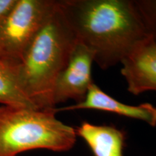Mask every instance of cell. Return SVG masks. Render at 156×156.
Here are the masks:
<instances>
[{"instance_id":"obj_1","label":"cell","mask_w":156,"mask_h":156,"mask_svg":"<svg viewBox=\"0 0 156 156\" xmlns=\"http://www.w3.org/2000/svg\"><path fill=\"white\" fill-rule=\"evenodd\" d=\"M77 41L92 51L103 69L121 64L152 38L134 0H61Z\"/></svg>"},{"instance_id":"obj_2","label":"cell","mask_w":156,"mask_h":156,"mask_svg":"<svg viewBox=\"0 0 156 156\" xmlns=\"http://www.w3.org/2000/svg\"><path fill=\"white\" fill-rule=\"evenodd\" d=\"M77 44L59 1H56L53 11L16 64L19 83L37 109L56 108V81Z\"/></svg>"},{"instance_id":"obj_3","label":"cell","mask_w":156,"mask_h":156,"mask_svg":"<svg viewBox=\"0 0 156 156\" xmlns=\"http://www.w3.org/2000/svg\"><path fill=\"white\" fill-rule=\"evenodd\" d=\"M56 108L40 110L0 106V156H17L34 150L69 151L76 130L56 116Z\"/></svg>"},{"instance_id":"obj_4","label":"cell","mask_w":156,"mask_h":156,"mask_svg":"<svg viewBox=\"0 0 156 156\" xmlns=\"http://www.w3.org/2000/svg\"><path fill=\"white\" fill-rule=\"evenodd\" d=\"M56 4L55 0H17L0 25V51L19 62Z\"/></svg>"},{"instance_id":"obj_5","label":"cell","mask_w":156,"mask_h":156,"mask_svg":"<svg viewBox=\"0 0 156 156\" xmlns=\"http://www.w3.org/2000/svg\"><path fill=\"white\" fill-rule=\"evenodd\" d=\"M93 62L92 51L77 42L67 66L56 81L54 93L55 106L71 99L77 103L85 99L93 83L91 77Z\"/></svg>"},{"instance_id":"obj_6","label":"cell","mask_w":156,"mask_h":156,"mask_svg":"<svg viewBox=\"0 0 156 156\" xmlns=\"http://www.w3.org/2000/svg\"><path fill=\"white\" fill-rule=\"evenodd\" d=\"M121 64V73L130 93L156 91V42L153 38L142 43Z\"/></svg>"},{"instance_id":"obj_7","label":"cell","mask_w":156,"mask_h":156,"mask_svg":"<svg viewBox=\"0 0 156 156\" xmlns=\"http://www.w3.org/2000/svg\"><path fill=\"white\" fill-rule=\"evenodd\" d=\"M78 109H93L103 111L146 122L151 126H156V108L151 103H145L138 106H131L120 102L107 94L93 83L90 86L85 99L72 106L56 108L59 111H73Z\"/></svg>"},{"instance_id":"obj_8","label":"cell","mask_w":156,"mask_h":156,"mask_svg":"<svg viewBox=\"0 0 156 156\" xmlns=\"http://www.w3.org/2000/svg\"><path fill=\"white\" fill-rule=\"evenodd\" d=\"M75 130L94 156H124L125 133L114 126L84 122Z\"/></svg>"},{"instance_id":"obj_9","label":"cell","mask_w":156,"mask_h":156,"mask_svg":"<svg viewBox=\"0 0 156 156\" xmlns=\"http://www.w3.org/2000/svg\"><path fill=\"white\" fill-rule=\"evenodd\" d=\"M17 62L9 58H0V104L37 109L19 83Z\"/></svg>"},{"instance_id":"obj_10","label":"cell","mask_w":156,"mask_h":156,"mask_svg":"<svg viewBox=\"0 0 156 156\" xmlns=\"http://www.w3.org/2000/svg\"><path fill=\"white\" fill-rule=\"evenodd\" d=\"M150 36L156 42V0H134Z\"/></svg>"},{"instance_id":"obj_11","label":"cell","mask_w":156,"mask_h":156,"mask_svg":"<svg viewBox=\"0 0 156 156\" xmlns=\"http://www.w3.org/2000/svg\"><path fill=\"white\" fill-rule=\"evenodd\" d=\"M17 0H0V25L14 7Z\"/></svg>"},{"instance_id":"obj_12","label":"cell","mask_w":156,"mask_h":156,"mask_svg":"<svg viewBox=\"0 0 156 156\" xmlns=\"http://www.w3.org/2000/svg\"><path fill=\"white\" fill-rule=\"evenodd\" d=\"M8 58V57H7V56H6L5 54L0 51V58Z\"/></svg>"}]
</instances>
